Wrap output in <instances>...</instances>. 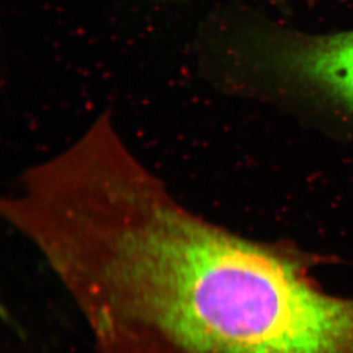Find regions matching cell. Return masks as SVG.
Here are the masks:
<instances>
[{
    "instance_id": "cell-1",
    "label": "cell",
    "mask_w": 353,
    "mask_h": 353,
    "mask_svg": "<svg viewBox=\"0 0 353 353\" xmlns=\"http://www.w3.org/2000/svg\"><path fill=\"white\" fill-rule=\"evenodd\" d=\"M220 74L229 93L330 137H353V29L314 32L245 10L228 23Z\"/></svg>"
},
{
    "instance_id": "cell-2",
    "label": "cell",
    "mask_w": 353,
    "mask_h": 353,
    "mask_svg": "<svg viewBox=\"0 0 353 353\" xmlns=\"http://www.w3.org/2000/svg\"><path fill=\"white\" fill-rule=\"evenodd\" d=\"M264 1L271 7H274L281 17H288L293 13L290 0H264Z\"/></svg>"
},
{
    "instance_id": "cell-3",
    "label": "cell",
    "mask_w": 353,
    "mask_h": 353,
    "mask_svg": "<svg viewBox=\"0 0 353 353\" xmlns=\"http://www.w3.org/2000/svg\"><path fill=\"white\" fill-rule=\"evenodd\" d=\"M303 1L307 3V6L314 7L318 0H303Z\"/></svg>"
}]
</instances>
